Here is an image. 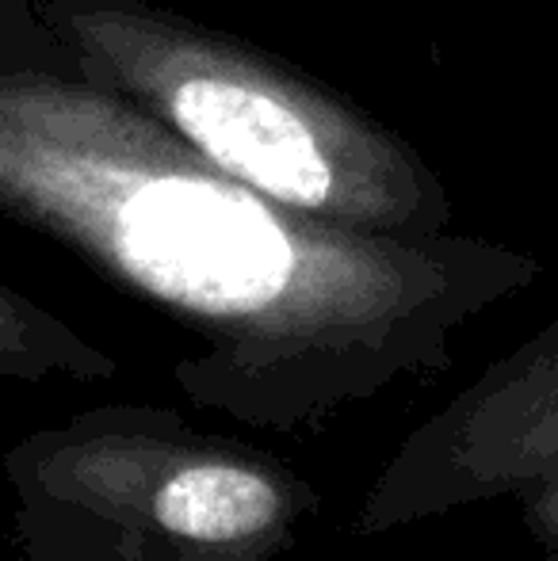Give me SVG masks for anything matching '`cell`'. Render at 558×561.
Here are the masks:
<instances>
[{"mask_svg": "<svg viewBox=\"0 0 558 561\" xmlns=\"http://www.w3.org/2000/svg\"><path fill=\"white\" fill-rule=\"evenodd\" d=\"M532 561H547V558H539V554H536V558H532Z\"/></svg>", "mask_w": 558, "mask_h": 561, "instance_id": "obj_7", "label": "cell"}, {"mask_svg": "<svg viewBox=\"0 0 558 561\" xmlns=\"http://www.w3.org/2000/svg\"><path fill=\"white\" fill-rule=\"evenodd\" d=\"M0 215L38 229L200 340L195 409L321 428L455 363V333L544 275L463 233L329 226L257 195L89 81L0 73Z\"/></svg>", "mask_w": 558, "mask_h": 561, "instance_id": "obj_1", "label": "cell"}, {"mask_svg": "<svg viewBox=\"0 0 558 561\" xmlns=\"http://www.w3.org/2000/svg\"><path fill=\"white\" fill-rule=\"evenodd\" d=\"M15 561H280L318 493L164 409H92L4 455Z\"/></svg>", "mask_w": 558, "mask_h": 561, "instance_id": "obj_3", "label": "cell"}, {"mask_svg": "<svg viewBox=\"0 0 558 561\" xmlns=\"http://www.w3.org/2000/svg\"><path fill=\"white\" fill-rule=\"evenodd\" d=\"M50 20L81 81L264 199L360 233L452 226L447 187L410 141L253 46L146 0H50Z\"/></svg>", "mask_w": 558, "mask_h": 561, "instance_id": "obj_2", "label": "cell"}, {"mask_svg": "<svg viewBox=\"0 0 558 561\" xmlns=\"http://www.w3.org/2000/svg\"><path fill=\"white\" fill-rule=\"evenodd\" d=\"M115 375H119V363L112 355L92 347L43 306L0 287V378L43 386L54 378L107 382Z\"/></svg>", "mask_w": 558, "mask_h": 561, "instance_id": "obj_5", "label": "cell"}, {"mask_svg": "<svg viewBox=\"0 0 558 561\" xmlns=\"http://www.w3.org/2000/svg\"><path fill=\"white\" fill-rule=\"evenodd\" d=\"M516 508H521V524L536 542L539 558L558 561V473L516 496Z\"/></svg>", "mask_w": 558, "mask_h": 561, "instance_id": "obj_6", "label": "cell"}, {"mask_svg": "<svg viewBox=\"0 0 558 561\" xmlns=\"http://www.w3.org/2000/svg\"><path fill=\"white\" fill-rule=\"evenodd\" d=\"M558 473V318L501 355L402 439L356 531L375 535L486 501H516Z\"/></svg>", "mask_w": 558, "mask_h": 561, "instance_id": "obj_4", "label": "cell"}]
</instances>
